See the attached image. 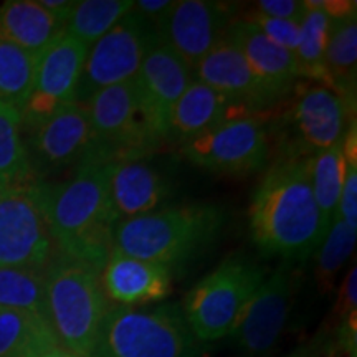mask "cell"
Here are the masks:
<instances>
[{
    "label": "cell",
    "mask_w": 357,
    "mask_h": 357,
    "mask_svg": "<svg viewBox=\"0 0 357 357\" xmlns=\"http://www.w3.org/2000/svg\"><path fill=\"white\" fill-rule=\"evenodd\" d=\"M197 339L178 305L114 306L106 312L91 357H195Z\"/></svg>",
    "instance_id": "5b68a950"
},
{
    "label": "cell",
    "mask_w": 357,
    "mask_h": 357,
    "mask_svg": "<svg viewBox=\"0 0 357 357\" xmlns=\"http://www.w3.org/2000/svg\"><path fill=\"white\" fill-rule=\"evenodd\" d=\"M195 357H204V356H202V354H200V352H199V354H197V356H195Z\"/></svg>",
    "instance_id": "b9f144b4"
},
{
    "label": "cell",
    "mask_w": 357,
    "mask_h": 357,
    "mask_svg": "<svg viewBox=\"0 0 357 357\" xmlns=\"http://www.w3.org/2000/svg\"><path fill=\"white\" fill-rule=\"evenodd\" d=\"M230 8L208 0H178L154 25L159 43L176 53L194 71L200 60L225 37Z\"/></svg>",
    "instance_id": "9a60e30c"
},
{
    "label": "cell",
    "mask_w": 357,
    "mask_h": 357,
    "mask_svg": "<svg viewBox=\"0 0 357 357\" xmlns=\"http://www.w3.org/2000/svg\"><path fill=\"white\" fill-rule=\"evenodd\" d=\"M265 270L247 257H229L185 294L182 314L197 341L229 336L261 281Z\"/></svg>",
    "instance_id": "52a82bcc"
},
{
    "label": "cell",
    "mask_w": 357,
    "mask_h": 357,
    "mask_svg": "<svg viewBox=\"0 0 357 357\" xmlns=\"http://www.w3.org/2000/svg\"><path fill=\"white\" fill-rule=\"evenodd\" d=\"M134 8L131 0H82L66 20V33L89 48Z\"/></svg>",
    "instance_id": "83f0119b"
},
{
    "label": "cell",
    "mask_w": 357,
    "mask_h": 357,
    "mask_svg": "<svg viewBox=\"0 0 357 357\" xmlns=\"http://www.w3.org/2000/svg\"><path fill=\"white\" fill-rule=\"evenodd\" d=\"M245 20H248L250 24H253L266 35L275 45L284 48V50L294 53L296 52L298 45H300V24H294V22L288 20H278L271 19V17H265L261 13L252 10L245 17Z\"/></svg>",
    "instance_id": "1f68e13d"
},
{
    "label": "cell",
    "mask_w": 357,
    "mask_h": 357,
    "mask_svg": "<svg viewBox=\"0 0 357 357\" xmlns=\"http://www.w3.org/2000/svg\"><path fill=\"white\" fill-rule=\"evenodd\" d=\"M293 296V263L283 261L253 293L229 336L245 356L265 354L278 341Z\"/></svg>",
    "instance_id": "5bb4252c"
},
{
    "label": "cell",
    "mask_w": 357,
    "mask_h": 357,
    "mask_svg": "<svg viewBox=\"0 0 357 357\" xmlns=\"http://www.w3.org/2000/svg\"><path fill=\"white\" fill-rule=\"evenodd\" d=\"M38 3L45 10H48L52 15H55L56 19L65 22V24L71 15V12H73L75 6H77L75 0H38Z\"/></svg>",
    "instance_id": "74e56055"
},
{
    "label": "cell",
    "mask_w": 357,
    "mask_h": 357,
    "mask_svg": "<svg viewBox=\"0 0 357 357\" xmlns=\"http://www.w3.org/2000/svg\"><path fill=\"white\" fill-rule=\"evenodd\" d=\"M337 217L351 229L357 230V166L346 164V177L337 205Z\"/></svg>",
    "instance_id": "d6a6232c"
},
{
    "label": "cell",
    "mask_w": 357,
    "mask_h": 357,
    "mask_svg": "<svg viewBox=\"0 0 357 357\" xmlns=\"http://www.w3.org/2000/svg\"><path fill=\"white\" fill-rule=\"evenodd\" d=\"M158 43L154 25L132 8L89 47L77 88V102L84 105L100 89L136 78L146 56Z\"/></svg>",
    "instance_id": "30bf717a"
},
{
    "label": "cell",
    "mask_w": 357,
    "mask_h": 357,
    "mask_svg": "<svg viewBox=\"0 0 357 357\" xmlns=\"http://www.w3.org/2000/svg\"><path fill=\"white\" fill-rule=\"evenodd\" d=\"M100 275L61 255L45 270L47 318L60 344L82 357H91L102 319L111 307Z\"/></svg>",
    "instance_id": "277c9868"
},
{
    "label": "cell",
    "mask_w": 357,
    "mask_h": 357,
    "mask_svg": "<svg viewBox=\"0 0 357 357\" xmlns=\"http://www.w3.org/2000/svg\"><path fill=\"white\" fill-rule=\"evenodd\" d=\"M225 215L220 205L194 202L164 207L147 215L121 220L114 230V250L169 268L184 265L211 247Z\"/></svg>",
    "instance_id": "3957f363"
},
{
    "label": "cell",
    "mask_w": 357,
    "mask_h": 357,
    "mask_svg": "<svg viewBox=\"0 0 357 357\" xmlns=\"http://www.w3.org/2000/svg\"><path fill=\"white\" fill-rule=\"evenodd\" d=\"M356 229H351L347 223L336 217L326 231L316 257V281L323 293H329L336 284L337 273L354 252Z\"/></svg>",
    "instance_id": "4dcf8cb0"
},
{
    "label": "cell",
    "mask_w": 357,
    "mask_h": 357,
    "mask_svg": "<svg viewBox=\"0 0 357 357\" xmlns=\"http://www.w3.org/2000/svg\"><path fill=\"white\" fill-rule=\"evenodd\" d=\"M182 155L204 171L243 177L261 171L270 158V132L260 116H238L182 146Z\"/></svg>",
    "instance_id": "8fae6325"
},
{
    "label": "cell",
    "mask_w": 357,
    "mask_h": 357,
    "mask_svg": "<svg viewBox=\"0 0 357 357\" xmlns=\"http://www.w3.org/2000/svg\"><path fill=\"white\" fill-rule=\"evenodd\" d=\"M101 287L114 306L136 307L166 300L172 293V271L158 263L113 250L101 275Z\"/></svg>",
    "instance_id": "ac0fdd59"
},
{
    "label": "cell",
    "mask_w": 357,
    "mask_h": 357,
    "mask_svg": "<svg viewBox=\"0 0 357 357\" xmlns=\"http://www.w3.org/2000/svg\"><path fill=\"white\" fill-rule=\"evenodd\" d=\"M109 164L82 162L70 181L45 182V208L58 253L101 273L119 220L109 197Z\"/></svg>",
    "instance_id": "7a4b0ae2"
},
{
    "label": "cell",
    "mask_w": 357,
    "mask_h": 357,
    "mask_svg": "<svg viewBox=\"0 0 357 357\" xmlns=\"http://www.w3.org/2000/svg\"><path fill=\"white\" fill-rule=\"evenodd\" d=\"M300 45L294 58L298 63V73L311 82L321 83V86L331 89L328 70H326V48L331 32V19L323 8H306L305 19L300 24Z\"/></svg>",
    "instance_id": "484cf974"
},
{
    "label": "cell",
    "mask_w": 357,
    "mask_h": 357,
    "mask_svg": "<svg viewBox=\"0 0 357 357\" xmlns=\"http://www.w3.org/2000/svg\"><path fill=\"white\" fill-rule=\"evenodd\" d=\"M33 177L22 137L20 113L0 101V185L19 184Z\"/></svg>",
    "instance_id": "f546056e"
},
{
    "label": "cell",
    "mask_w": 357,
    "mask_h": 357,
    "mask_svg": "<svg viewBox=\"0 0 357 357\" xmlns=\"http://www.w3.org/2000/svg\"><path fill=\"white\" fill-rule=\"evenodd\" d=\"M275 123L276 158L311 159L342 141L356 108L326 86L296 84Z\"/></svg>",
    "instance_id": "ba28073f"
},
{
    "label": "cell",
    "mask_w": 357,
    "mask_h": 357,
    "mask_svg": "<svg viewBox=\"0 0 357 357\" xmlns=\"http://www.w3.org/2000/svg\"><path fill=\"white\" fill-rule=\"evenodd\" d=\"M38 55L0 38V101L24 109L33 91Z\"/></svg>",
    "instance_id": "4316f807"
},
{
    "label": "cell",
    "mask_w": 357,
    "mask_h": 357,
    "mask_svg": "<svg viewBox=\"0 0 357 357\" xmlns=\"http://www.w3.org/2000/svg\"><path fill=\"white\" fill-rule=\"evenodd\" d=\"M227 33L238 45L253 75L276 102L287 100L300 78L294 53L275 45L258 26L245 19L231 22Z\"/></svg>",
    "instance_id": "d6986e66"
},
{
    "label": "cell",
    "mask_w": 357,
    "mask_h": 357,
    "mask_svg": "<svg viewBox=\"0 0 357 357\" xmlns=\"http://www.w3.org/2000/svg\"><path fill=\"white\" fill-rule=\"evenodd\" d=\"M324 61L333 91L356 108L357 13L331 20Z\"/></svg>",
    "instance_id": "cb8c5ba5"
},
{
    "label": "cell",
    "mask_w": 357,
    "mask_h": 357,
    "mask_svg": "<svg viewBox=\"0 0 357 357\" xmlns=\"http://www.w3.org/2000/svg\"><path fill=\"white\" fill-rule=\"evenodd\" d=\"M61 346L47 316L0 310V357H42Z\"/></svg>",
    "instance_id": "603a6c76"
},
{
    "label": "cell",
    "mask_w": 357,
    "mask_h": 357,
    "mask_svg": "<svg viewBox=\"0 0 357 357\" xmlns=\"http://www.w3.org/2000/svg\"><path fill=\"white\" fill-rule=\"evenodd\" d=\"M88 50L83 42L65 32L40 53L33 91L20 111L22 131H32L60 106L77 101Z\"/></svg>",
    "instance_id": "7c38bea8"
},
{
    "label": "cell",
    "mask_w": 357,
    "mask_h": 357,
    "mask_svg": "<svg viewBox=\"0 0 357 357\" xmlns=\"http://www.w3.org/2000/svg\"><path fill=\"white\" fill-rule=\"evenodd\" d=\"M42 357H82V356H78V354H75V352L65 349L63 346H58V347H55V349L45 352Z\"/></svg>",
    "instance_id": "ab89813d"
},
{
    "label": "cell",
    "mask_w": 357,
    "mask_h": 357,
    "mask_svg": "<svg viewBox=\"0 0 357 357\" xmlns=\"http://www.w3.org/2000/svg\"><path fill=\"white\" fill-rule=\"evenodd\" d=\"M310 176L312 194L321 215V227L326 235L334 218L337 217V205L346 177V160L342 155L341 142L312 155L310 159Z\"/></svg>",
    "instance_id": "d4e9b609"
},
{
    "label": "cell",
    "mask_w": 357,
    "mask_h": 357,
    "mask_svg": "<svg viewBox=\"0 0 357 357\" xmlns=\"http://www.w3.org/2000/svg\"><path fill=\"white\" fill-rule=\"evenodd\" d=\"M0 310H19L47 316L45 270L0 266Z\"/></svg>",
    "instance_id": "f1b7e54d"
},
{
    "label": "cell",
    "mask_w": 357,
    "mask_h": 357,
    "mask_svg": "<svg viewBox=\"0 0 357 357\" xmlns=\"http://www.w3.org/2000/svg\"><path fill=\"white\" fill-rule=\"evenodd\" d=\"M255 12L271 19L301 24L306 15V7L300 0H260L255 3Z\"/></svg>",
    "instance_id": "836d02e7"
},
{
    "label": "cell",
    "mask_w": 357,
    "mask_h": 357,
    "mask_svg": "<svg viewBox=\"0 0 357 357\" xmlns=\"http://www.w3.org/2000/svg\"><path fill=\"white\" fill-rule=\"evenodd\" d=\"M26 136L25 147L33 176L78 167L91 147L86 108L77 101L60 106Z\"/></svg>",
    "instance_id": "4fadbf2b"
},
{
    "label": "cell",
    "mask_w": 357,
    "mask_h": 357,
    "mask_svg": "<svg viewBox=\"0 0 357 357\" xmlns=\"http://www.w3.org/2000/svg\"><path fill=\"white\" fill-rule=\"evenodd\" d=\"M238 116L253 114H245L215 89L194 78L172 111L169 141L184 146L208 129Z\"/></svg>",
    "instance_id": "44dd1931"
},
{
    "label": "cell",
    "mask_w": 357,
    "mask_h": 357,
    "mask_svg": "<svg viewBox=\"0 0 357 357\" xmlns=\"http://www.w3.org/2000/svg\"><path fill=\"white\" fill-rule=\"evenodd\" d=\"M326 346H328L326 336L323 337L319 334V336H316L312 341L306 342V344H303L300 347H296V349H294L288 357H321L324 354Z\"/></svg>",
    "instance_id": "f35d334b"
},
{
    "label": "cell",
    "mask_w": 357,
    "mask_h": 357,
    "mask_svg": "<svg viewBox=\"0 0 357 357\" xmlns=\"http://www.w3.org/2000/svg\"><path fill=\"white\" fill-rule=\"evenodd\" d=\"M66 24L33 0H8L0 6V38L40 55L65 33Z\"/></svg>",
    "instance_id": "7402d4cb"
},
{
    "label": "cell",
    "mask_w": 357,
    "mask_h": 357,
    "mask_svg": "<svg viewBox=\"0 0 357 357\" xmlns=\"http://www.w3.org/2000/svg\"><path fill=\"white\" fill-rule=\"evenodd\" d=\"M58 255L45 208V182L0 185V266L47 270Z\"/></svg>",
    "instance_id": "9c48e42d"
},
{
    "label": "cell",
    "mask_w": 357,
    "mask_h": 357,
    "mask_svg": "<svg viewBox=\"0 0 357 357\" xmlns=\"http://www.w3.org/2000/svg\"><path fill=\"white\" fill-rule=\"evenodd\" d=\"M192 79L194 71L164 43L151 50L134 78L147 123L160 142L169 141L172 111Z\"/></svg>",
    "instance_id": "2e32d148"
},
{
    "label": "cell",
    "mask_w": 357,
    "mask_h": 357,
    "mask_svg": "<svg viewBox=\"0 0 357 357\" xmlns=\"http://www.w3.org/2000/svg\"><path fill=\"white\" fill-rule=\"evenodd\" d=\"M108 184L119 222L158 212L172 197L167 178L144 160L109 164Z\"/></svg>",
    "instance_id": "ffe728a7"
},
{
    "label": "cell",
    "mask_w": 357,
    "mask_h": 357,
    "mask_svg": "<svg viewBox=\"0 0 357 357\" xmlns=\"http://www.w3.org/2000/svg\"><path fill=\"white\" fill-rule=\"evenodd\" d=\"M172 6V0H139V2H134V12L155 25L167 15Z\"/></svg>",
    "instance_id": "d590c367"
},
{
    "label": "cell",
    "mask_w": 357,
    "mask_h": 357,
    "mask_svg": "<svg viewBox=\"0 0 357 357\" xmlns=\"http://www.w3.org/2000/svg\"><path fill=\"white\" fill-rule=\"evenodd\" d=\"M250 236L265 257L305 261L323 242L310 159L276 158L250 202Z\"/></svg>",
    "instance_id": "6da1fadb"
},
{
    "label": "cell",
    "mask_w": 357,
    "mask_h": 357,
    "mask_svg": "<svg viewBox=\"0 0 357 357\" xmlns=\"http://www.w3.org/2000/svg\"><path fill=\"white\" fill-rule=\"evenodd\" d=\"M357 312V268L352 265V268L347 271L344 281H342L341 288L337 293V301L334 306V318H336V324L346 316Z\"/></svg>",
    "instance_id": "e575fe53"
},
{
    "label": "cell",
    "mask_w": 357,
    "mask_h": 357,
    "mask_svg": "<svg viewBox=\"0 0 357 357\" xmlns=\"http://www.w3.org/2000/svg\"><path fill=\"white\" fill-rule=\"evenodd\" d=\"M323 10L331 20L344 19L352 13H357V3L351 0H324Z\"/></svg>",
    "instance_id": "8d00e7d4"
},
{
    "label": "cell",
    "mask_w": 357,
    "mask_h": 357,
    "mask_svg": "<svg viewBox=\"0 0 357 357\" xmlns=\"http://www.w3.org/2000/svg\"><path fill=\"white\" fill-rule=\"evenodd\" d=\"M194 73L195 79L215 89L245 114L258 116L278 105L229 33L200 60Z\"/></svg>",
    "instance_id": "e0dca14e"
},
{
    "label": "cell",
    "mask_w": 357,
    "mask_h": 357,
    "mask_svg": "<svg viewBox=\"0 0 357 357\" xmlns=\"http://www.w3.org/2000/svg\"><path fill=\"white\" fill-rule=\"evenodd\" d=\"M326 351H328V354H326V357H349V356H344V354H341V352H336V351L329 349L328 346H326Z\"/></svg>",
    "instance_id": "60d3db41"
},
{
    "label": "cell",
    "mask_w": 357,
    "mask_h": 357,
    "mask_svg": "<svg viewBox=\"0 0 357 357\" xmlns=\"http://www.w3.org/2000/svg\"><path fill=\"white\" fill-rule=\"evenodd\" d=\"M91 147L83 162L142 160L162 144L147 123L134 79L102 88L84 102Z\"/></svg>",
    "instance_id": "8992f818"
}]
</instances>
